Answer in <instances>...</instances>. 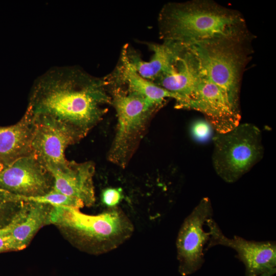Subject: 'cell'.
Returning <instances> with one entry per match:
<instances>
[{"label":"cell","mask_w":276,"mask_h":276,"mask_svg":"<svg viewBox=\"0 0 276 276\" xmlns=\"http://www.w3.org/2000/svg\"><path fill=\"white\" fill-rule=\"evenodd\" d=\"M106 77L79 68L60 66L39 76L32 87L26 111L36 124L52 128L75 143L100 121L111 104Z\"/></svg>","instance_id":"6da1fadb"},{"label":"cell","mask_w":276,"mask_h":276,"mask_svg":"<svg viewBox=\"0 0 276 276\" xmlns=\"http://www.w3.org/2000/svg\"><path fill=\"white\" fill-rule=\"evenodd\" d=\"M158 22L164 41L184 44L220 39L245 41L249 36L240 13L209 1L168 4Z\"/></svg>","instance_id":"7a4b0ae2"},{"label":"cell","mask_w":276,"mask_h":276,"mask_svg":"<svg viewBox=\"0 0 276 276\" xmlns=\"http://www.w3.org/2000/svg\"><path fill=\"white\" fill-rule=\"evenodd\" d=\"M50 223L64 228L76 243L93 254L109 252L132 236L133 225L118 206L96 215L82 213L79 209L52 205Z\"/></svg>","instance_id":"3957f363"},{"label":"cell","mask_w":276,"mask_h":276,"mask_svg":"<svg viewBox=\"0 0 276 276\" xmlns=\"http://www.w3.org/2000/svg\"><path fill=\"white\" fill-rule=\"evenodd\" d=\"M213 137V166L226 182L239 180L263 156L262 133L254 124L240 123L228 132L216 133Z\"/></svg>","instance_id":"277c9868"},{"label":"cell","mask_w":276,"mask_h":276,"mask_svg":"<svg viewBox=\"0 0 276 276\" xmlns=\"http://www.w3.org/2000/svg\"><path fill=\"white\" fill-rule=\"evenodd\" d=\"M243 42L220 39L187 44L209 79L221 90L233 109L240 114V82L246 60L242 48Z\"/></svg>","instance_id":"5b68a950"},{"label":"cell","mask_w":276,"mask_h":276,"mask_svg":"<svg viewBox=\"0 0 276 276\" xmlns=\"http://www.w3.org/2000/svg\"><path fill=\"white\" fill-rule=\"evenodd\" d=\"M112 85L111 103L116 109L118 124L108 159L121 167H125L134 152L152 112L159 107L139 95L118 83Z\"/></svg>","instance_id":"8992f818"},{"label":"cell","mask_w":276,"mask_h":276,"mask_svg":"<svg viewBox=\"0 0 276 276\" xmlns=\"http://www.w3.org/2000/svg\"><path fill=\"white\" fill-rule=\"evenodd\" d=\"M213 210L210 199L203 198L184 220L176 239L179 271L182 275L192 274L204 263V249L210 233L204 229L208 219L212 218Z\"/></svg>","instance_id":"52a82bcc"},{"label":"cell","mask_w":276,"mask_h":276,"mask_svg":"<svg viewBox=\"0 0 276 276\" xmlns=\"http://www.w3.org/2000/svg\"><path fill=\"white\" fill-rule=\"evenodd\" d=\"M210 238L206 250L220 245L234 249L245 267V276H272L276 271V244L274 241H255L235 236L228 238L213 218L206 221Z\"/></svg>","instance_id":"ba28073f"},{"label":"cell","mask_w":276,"mask_h":276,"mask_svg":"<svg viewBox=\"0 0 276 276\" xmlns=\"http://www.w3.org/2000/svg\"><path fill=\"white\" fill-rule=\"evenodd\" d=\"M53 186L51 173L32 155L18 158L0 171V190L21 199L43 196Z\"/></svg>","instance_id":"9c48e42d"},{"label":"cell","mask_w":276,"mask_h":276,"mask_svg":"<svg viewBox=\"0 0 276 276\" xmlns=\"http://www.w3.org/2000/svg\"><path fill=\"white\" fill-rule=\"evenodd\" d=\"M197 61V82L190 109L202 113L216 133L228 132L240 124L241 114L233 109L223 93L209 79Z\"/></svg>","instance_id":"30bf717a"},{"label":"cell","mask_w":276,"mask_h":276,"mask_svg":"<svg viewBox=\"0 0 276 276\" xmlns=\"http://www.w3.org/2000/svg\"><path fill=\"white\" fill-rule=\"evenodd\" d=\"M178 44L177 53L169 67L152 82L180 98L177 108L190 109L197 82L198 61L189 45Z\"/></svg>","instance_id":"8fae6325"},{"label":"cell","mask_w":276,"mask_h":276,"mask_svg":"<svg viewBox=\"0 0 276 276\" xmlns=\"http://www.w3.org/2000/svg\"><path fill=\"white\" fill-rule=\"evenodd\" d=\"M49 171L54 178L53 190L80 200L84 206H90L94 204L93 163L70 161L64 169Z\"/></svg>","instance_id":"7c38bea8"},{"label":"cell","mask_w":276,"mask_h":276,"mask_svg":"<svg viewBox=\"0 0 276 276\" xmlns=\"http://www.w3.org/2000/svg\"><path fill=\"white\" fill-rule=\"evenodd\" d=\"M75 143L62 133L47 126L36 124L31 144V155L49 171L62 170L70 161L66 148Z\"/></svg>","instance_id":"4fadbf2b"},{"label":"cell","mask_w":276,"mask_h":276,"mask_svg":"<svg viewBox=\"0 0 276 276\" xmlns=\"http://www.w3.org/2000/svg\"><path fill=\"white\" fill-rule=\"evenodd\" d=\"M36 124L27 111L16 124L0 127V162L7 166L31 155V144Z\"/></svg>","instance_id":"5bb4252c"},{"label":"cell","mask_w":276,"mask_h":276,"mask_svg":"<svg viewBox=\"0 0 276 276\" xmlns=\"http://www.w3.org/2000/svg\"><path fill=\"white\" fill-rule=\"evenodd\" d=\"M116 81L126 85L129 90L144 97L159 107L167 98L180 102V98L154 83L140 76L130 64L128 59L125 46L122 52L121 62L116 71L110 76Z\"/></svg>","instance_id":"9a60e30c"},{"label":"cell","mask_w":276,"mask_h":276,"mask_svg":"<svg viewBox=\"0 0 276 276\" xmlns=\"http://www.w3.org/2000/svg\"><path fill=\"white\" fill-rule=\"evenodd\" d=\"M126 54L133 68L142 77L154 82L169 67L176 56L179 44L172 41H164L160 44L150 43L149 48L153 52L150 60L144 61L139 55L130 51L126 45Z\"/></svg>","instance_id":"2e32d148"},{"label":"cell","mask_w":276,"mask_h":276,"mask_svg":"<svg viewBox=\"0 0 276 276\" xmlns=\"http://www.w3.org/2000/svg\"><path fill=\"white\" fill-rule=\"evenodd\" d=\"M26 200L29 202L26 217L9 233L13 240L16 250L25 248L41 227L50 224L52 205L36 201Z\"/></svg>","instance_id":"e0dca14e"},{"label":"cell","mask_w":276,"mask_h":276,"mask_svg":"<svg viewBox=\"0 0 276 276\" xmlns=\"http://www.w3.org/2000/svg\"><path fill=\"white\" fill-rule=\"evenodd\" d=\"M25 201L17 196L0 190V229L7 227L15 219Z\"/></svg>","instance_id":"ac0fdd59"},{"label":"cell","mask_w":276,"mask_h":276,"mask_svg":"<svg viewBox=\"0 0 276 276\" xmlns=\"http://www.w3.org/2000/svg\"><path fill=\"white\" fill-rule=\"evenodd\" d=\"M22 199L44 202L53 206H67L78 209L84 206L83 202L80 200L57 192L53 189L43 196Z\"/></svg>","instance_id":"d6986e66"},{"label":"cell","mask_w":276,"mask_h":276,"mask_svg":"<svg viewBox=\"0 0 276 276\" xmlns=\"http://www.w3.org/2000/svg\"><path fill=\"white\" fill-rule=\"evenodd\" d=\"M214 129L206 120L199 119L193 122L190 131L192 137L196 142L204 143L211 137Z\"/></svg>","instance_id":"ffe728a7"},{"label":"cell","mask_w":276,"mask_h":276,"mask_svg":"<svg viewBox=\"0 0 276 276\" xmlns=\"http://www.w3.org/2000/svg\"><path fill=\"white\" fill-rule=\"evenodd\" d=\"M122 196L121 188H108L103 191L101 200L105 206L112 208L117 206L122 200Z\"/></svg>","instance_id":"44dd1931"},{"label":"cell","mask_w":276,"mask_h":276,"mask_svg":"<svg viewBox=\"0 0 276 276\" xmlns=\"http://www.w3.org/2000/svg\"><path fill=\"white\" fill-rule=\"evenodd\" d=\"M16 250L13 239L9 234L0 235V252Z\"/></svg>","instance_id":"7402d4cb"},{"label":"cell","mask_w":276,"mask_h":276,"mask_svg":"<svg viewBox=\"0 0 276 276\" xmlns=\"http://www.w3.org/2000/svg\"><path fill=\"white\" fill-rule=\"evenodd\" d=\"M3 168V165L0 162V171Z\"/></svg>","instance_id":"603a6c76"}]
</instances>
